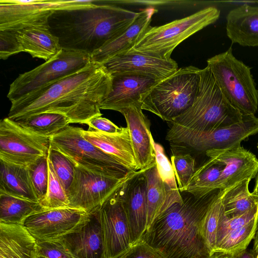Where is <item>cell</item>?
<instances>
[{"label":"cell","mask_w":258,"mask_h":258,"mask_svg":"<svg viewBox=\"0 0 258 258\" xmlns=\"http://www.w3.org/2000/svg\"><path fill=\"white\" fill-rule=\"evenodd\" d=\"M112 76L102 64L86 67L28 97L11 103L8 117L14 121L51 112L62 114L71 123L87 124L102 116L100 106L111 89Z\"/></svg>","instance_id":"1"},{"label":"cell","mask_w":258,"mask_h":258,"mask_svg":"<svg viewBox=\"0 0 258 258\" xmlns=\"http://www.w3.org/2000/svg\"><path fill=\"white\" fill-rule=\"evenodd\" d=\"M221 189L202 197L189 194L176 203L146 230L141 240L163 258H213L202 233L205 217Z\"/></svg>","instance_id":"2"},{"label":"cell","mask_w":258,"mask_h":258,"mask_svg":"<svg viewBox=\"0 0 258 258\" xmlns=\"http://www.w3.org/2000/svg\"><path fill=\"white\" fill-rule=\"evenodd\" d=\"M139 15L99 1L90 8L54 11L48 25L62 49L91 56L126 30Z\"/></svg>","instance_id":"3"},{"label":"cell","mask_w":258,"mask_h":258,"mask_svg":"<svg viewBox=\"0 0 258 258\" xmlns=\"http://www.w3.org/2000/svg\"><path fill=\"white\" fill-rule=\"evenodd\" d=\"M242 119V114L225 98L207 66L201 70L199 86L192 104L170 122L168 130L211 132Z\"/></svg>","instance_id":"4"},{"label":"cell","mask_w":258,"mask_h":258,"mask_svg":"<svg viewBox=\"0 0 258 258\" xmlns=\"http://www.w3.org/2000/svg\"><path fill=\"white\" fill-rule=\"evenodd\" d=\"M201 70L189 66L160 80L141 95L142 110L170 122L192 104L199 86Z\"/></svg>","instance_id":"5"},{"label":"cell","mask_w":258,"mask_h":258,"mask_svg":"<svg viewBox=\"0 0 258 258\" xmlns=\"http://www.w3.org/2000/svg\"><path fill=\"white\" fill-rule=\"evenodd\" d=\"M220 15L219 9L209 7L167 24L159 26H150L128 52L170 58L173 50L180 43L215 23Z\"/></svg>","instance_id":"6"},{"label":"cell","mask_w":258,"mask_h":258,"mask_svg":"<svg viewBox=\"0 0 258 258\" xmlns=\"http://www.w3.org/2000/svg\"><path fill=\"white\" fill-rule=\"evenodd\" d=\"M221 91L242 115H254L258 108V90L250 69L233 54L231 47L207 60Z\"/></svg>","instance_id":"7"},{"label":"cell","mask_w":258,"mask_h":258,"mask_svg":"<svg viewBox=\"0 0 258 258\" xmlns=\"http://www.w3.org/2000/svg\"><path fill=\"white\" fill-rule=\"evenodd\" d=\"M91 61L87 53L62 49L43 63L20 74L11 84L7 97L12 103L28 97L78 72Z\"/></svg>","instance_id":"8"},{"label":"cell","mask_w":258,"mask_h":258,"mask_svg":"<svg viewBox=\"0 0 258 258\" xmlns=\"http://www.w3.org/2000/svg\"><path fill=\"white\" fill-rule=\"evenodd\" d=\"M151 167L117 177L75 166L74 179L67 192L69 207L93 213L132 179Z\"/></svg>","instance_id":"9"},{"label":"cell","mask_w":258,"mask_h":258,"mask_svg":"<svg viewBox=\"0 0 258 258\" xmlns=\"http://www.w3.org/2000/svg\"><path fill=\"white\" fill-rule=\"evenodd\" d=\"M82 128L68 125L50 138V147L75 166L106 175L122 177L128 171L115 158L84 138Z\"/></svg>","instance_id":"10"},{"label":"cell","mask_w":258,"mask_h":258,"mask_svg":"<svg viewBox=\"0 0 258 258\" xmlns=\"http://www.w3.org/2000/svg\"><path fill=\"white\" fill-rule=\"evenodd\" d=\"M98 3L95 0H1L0 31L49 27L48 19L54 11L90 8Z\"/></svg>","instance_id":"11"},{"label":"cell","mask_w":258,"mask_h":258,"mask_svg":"<svg viewBox=\"0 0 258 258\" xmlns=\"http://www.w3.org/2000/svg\"><path fill=\"white\" fill-rule=\"evenodd\" d=\"M257 133L258 118L254 115H242L240 122L211 132L168 130L166 140L175 145H184L206 153L230 149Z\"/></svg>","instance_id":"12"},{"label":"cell","mask_w":258,"mask_h":258,"mask_svg":"<svg viewBox=\"0 0 258 258\" xmlns=\"http://www.w3.org/2000/svg\"><path fill=\"white\" fill-rule=\"evenodd\" d=\"M50 138L5 117L0 121V158L27 166L40 157L48 156Z\"/></svg>","instance_id":"13"},{"label":"cell","mask_w":258,"mask_h":258,"mask_svg":"<svg viewBox=\"0 0 258 258\" xmlns=\"http://www.w3.org/2000/svg\"><path fill=\"white\" fill-rule=\"evenodd\" d=\"M124 186L98 210L106 258H119L131 247L128 221L123 200Z\"/></svg>","instance_id":"14"},{"label":"cell","mask_w":258,"mask_h":258,"mask_svg":"<svg viewBox=\"0 0 258 258\" xmlns=\"http://www.w3.org/2000/svg\"><path fill=\"white\" fill-rule=\"evenodd\" d=\"M89 215L84 211L71 207L43 210L29 216L23 226L37 241H49L74 231Z\"/></svg>","instance_id":"15"},{"label":"cell","mask_w":258,"mask_h":258,"mask_svg":"<svg viewBox=\"0 0 258 258\" xmlns=\"http://www.w3.org/2000/svg\"><path fill=\"white\" fill-rule=\"evenodd\" d=\"M56 239L73 258H106L98 210L90 214L88 218L74 231Z\"/></svg>","instance_id":"16"},{"label":"cell","mask_w":258,"mask_h":258,"mask_svg":"<svg viewBox=\"0 0 258 258\" xmlns=\"http://www.w3.org/2000/svg\"><path fill=\"white\" fill-rule=\"evenodd\" d=\"M111 89L101 103V110L119 112L130 106L141 104V95L161 80L139 74H111Z\"/></svg>","instance_id":"17"},{"label":"cell","mask_w":258,"mask_h":258,"mask_svg":"<svg viewBox=\"0 0 258 258\" xmlns=\"http://www.w3.org/2000/svg\"><path fill=\"white\" fill-rule=\"evenodd\" d=\"M111 75L133 73L162 80L178 69L177 62L171 58H162L136 52H127L113 57L103 63Z\"/></svg>","instance_id":"18"},{"label":"cell","mask_w":258,"mask_h":258,"mask_svg":"<svg viewBox=\"0 0 258 258\" xmlns=\"http://www.w3.org/2000/svg\"><path fill=\"white\" fill-rule=\"evenodd\" d=\"M205 154L225 165L220 180L221 190H226L244 179L251 180L258 173V159L240 144L227 150L208 151Z\"/></svg>","instance_id":"19"},{"label":"cell","mask_w":258,"mask_h":258,"mask_svg":"<svg viewBox=\"0 0 258 258\" xmlns=\"http://www.w3.org/2000/svg\"><path fill=\"white\" fill-rule=\"evenodd\" d=\"M141 104L130 106L121 111L128 130L131 144L140 169L155 164L153 138L150 131V122L144 114Z\"/></svg>","instance_id":"20"},{"label":"cell","mask_w":258,"mask_h":258,"mask_svg":"<svg viewBox=\"0 0 258 258\" xmlns=\"http://www.w3.org/2000/svg\"><path fill=\"white\" fill-rule=\"evenodd\" d=\"M144 173L130 181L122 190L131 246L142 239L147 229V182Z\"/></svg>","instance_id":"21"},{"label":"cell","mask_w":258,"mask_h":258,"mask_svg":"<svg viewBox=\"0 0 258 258\" xmlns=\"http://www.w3.org/2000/svg\"><path fill=\"white\" fill-rule=\"evenodd\" d=\"M81 132L85 139L113 157L128 171L141 170L136 160L126 127L116 134L85 130L82 128Z\"/></svg>","instance_id":"22"},{"label":"cell","mask_w":258,"mask_h":258,"mask_svg":"<svg viewBox=\"0 0 258 258\" xmlns=\"http://www.w3.org/2000/svg\"><path fill=\"white\" fill-rule=\"evenodd\" d=\"M157 12L152 7L140 12L137 18L126 30L91 55V61L103 64L113 57L128 52L150 26L152 16Z\"/></svg>","instance_id":"23"},{"label":"cell","mask_w":258,"mask_h":258,"mask_svg":"<svg viewBox=\"0 0 258 258\" xmlns=\"http://www.w3.org/2000/svg\"><path fill=\"white\" fill-rule=\"evenodd\" d=\"M226 34L232 43L258 46V7L242 5L226 16Z\"/></svg>","instance_id":"24"},{"label":"cell","mask_w":258,"mask_h":258,"mask_svg":"<svg viewBox=\"0 0 258 258\" xmlns=\"http://www.w3.org/2000/svg\"><path fill=\"white\" fill-rule=\"evenodd\" d=\"M144 174L147 182V229L172 205L182 204L183 197L180 192L173 190L162 180L156 163Z\"/></svg>","instance_id":"25"},{"label":"cell","mask_w":258,"mask_h":258,"mask_svg":"<svg viewBox=\"0 0 258 258\" xmlns=\"http://www.w3.org/2000/svg\"><path fill=\"white\" fill-rule=\"evenodd\" d=\"M0 258H38L37 240L23 225L0 223Z\"/></svg>","instance_id":"26"},{"label":"cell","mask_w":258,"mask_h":258,"mask_svg":"<svg viewBox=\"0 0 258 258\" xmlns=\"http://www.w3.org/2000/svg\"><path fill=\"white\" fill-rule=\"evenodd\" d=\"M24 52L47 61L61 49L58 38L49 27L30 26L15 31Z\"/></svg>","instance_id":"27"},{"label":"cell","mask_w":258,"mask_h":258,"mask_svg":"<svg viewBox=\"0 0 258 258\" xmlns=\"http://www.w3.org/2000/svg\"><path fill=\"white\" fill-rule=\"evenodd\" d=\"M0 193L38 202L27 166L0 158Z\"/></svg>","instance_id":"28"},{"label":"cell","mask_w":258,"mask_h":258,"mask_svg":"<svg viewBox=\"0 0 258 258\" xmlns=\"http://www.w3.org/2000/svg\"><path fill=\"white\" fill-rule=\"evenodd\" d=\"M225 164L215 158H209L197 168L184 192L196 197H202L220 189V180Z\"/></svg>","instance_id":"29"},{"label":"cell","mask_w":258,"mask_h":258,"mask_svg":"<svg viewBox=\"0 0 258 258\" xmlns=\"http://www.w3.org/2000/svg\"><path fill=\"white\" fill-rule=\"evenodd\" d=\"M250 181L244 179L224 191L222 203L227 218L243 215L258 205V197L249 191Z\"/></svg>","instance_id":"30"},{"label":"cell","mask_w":258,"mask_h":258,"mask_svg":"<svg viewBox=\"0 0 258 258\" xmlns=\"http://www.w3.org/2000/svg\"><path fill=\"white\" fill-rule=\"evenodd\" d=\"M43 210L39 202L0 193V223L23 225L29 216Z\"/></svg>","instance_id":"31"},{"label":"cell","mask_w":258,"mask_h":258,"mask_svg":"<svg viewBox=\"0 0 258 258\" xmlns=\"http://www.w3.org/2000/svg\"><path fill=\"white\" fill-rule=\"evenodd\" d=\"M258 218L228 233L217 245L213 258H231L236 253L247 248L254 238Z\"/></svg>","instance_id":"32"},{"label":"cell","mask_w":258,"mask_h":258,"mask_svg":"<svg viewBox=\"0 0 258 258\" xmlns=\"http://www.w3.org/2000/svg\"><path fill=\"white\" fill-rule=\"evenodd\" d=\"M22 126L37 134L51 137L71 123L66 116L44 112L15 121Z\"/></svg>","instance_id":"33"},{"label":"cell","mask_w":258,"mask_h":258,"mask_svg":"<svg viewBox=\"0 0 258 258\" xmlns=\"http://www.w3.org/2000/svg\"><path fill=\"white\" fill-rule=\"evenodd\" d=\"M49 179L45 198L39 203L44 210L70 207L67 192L54 172L48 160Z\"/></svg>","instance_id":"34"},{"label":"cell","mask_w":258,"mask_h":258,"mask_svg":"<svg viewBox=\"0 0 258 258\" xmlns=\"http://www.w3.org/2000/svg\"><path fill=\"white\" fill-rule=\"evenodd\" d=\"M224 191V190H221L218 197L209 208L202 225L203 235L212 253L213 257L216 249L218 223L223 207L222 197Z\"/></svg>","instance_id":"35"},{"label":"cell","mask_w":258,"mask_h":258,"mask_svg":"<svg viewBox=\"0 0 258 258\" xmlns=\"http://www.w3.org/2000/svg\"><path fill=\"white\" fill-rule=\"evenodd\" d=\"M47 158L67 194L74 179L75 165L64 154L50 147Z\"/></svg>","instance_id":"36"},{"label":"cell","mask_w":258,"mask_h":258,"mask_svg":"<svg viewBox=\"0 0 258 258\" xmlns=\"http://www.w3.org/2000/svg\"><path fill=\"white\" fill-rule=\"evenodd\" d=\"M30 177L39 203L45 198L47 194L49 171L48 158L42 156L27 166Z\"/></svg>","instance_id":"37"},{"label":"cell","mask_w":258,"mask_h":258,"mask_svg":"<svg viewBox=\"0 0 258 258\" xmlns=\"http://www.w3.org/2000/svg\"><path fill=\"white\" fill-rule=\"evenodd\" d=\"M256 218H258V205L243 215L230 219L224 216L222 207L218 223L216 248L230 232L243 226Z\"/></svg>","instance_id":"38"},{"label":"cell","mask_w":258,"mask_h":258,"mask_svg":"<svg viewBox=\"0 0 258 258\" xmlns=\"http://www.w3.org/2000/svg\"><path fill=\"white\" fill-rule=\"evenodd\" d=\"M171 160L179 190L183 192L196 169L195 159L189 154H178L172 156Z\"/></svg>","instance_id":"39"},{"label":"cell","mask_w":258,"mask_h":258,"mask_svg":"<svg viewBox=\"0 0 258 258\" xmlns=\"http://www.w3.org/2000/svg\"><path fill=\"white\" fill-rule=\"evenodd\" d=\"M153 143L155 153L156 166L161 179L171 189L179 192L172 164L166 157L163 147L154 140Z\"/></svg>","instance_id":"40"},{"label":"cell","mask_w":258,"mask_h":258,"mask_svg":"<svg viewBox=\"0 0 258 258\" xmlns=\"http://www.w3.org/2000/svg\"><path fill=\"white\" fill-rule=\"evenodd\" d=\"M24 52L15 31H0V58L3 60L15 54Z\"/></svg>","instance_id":"41"},{"label":"cell","mask_w":258,"mask_h":258,"mask_svg":"<svg viewBox=\"0 0 258 258\" xmlns=\"http://www.w3.org/2000/svg\"><path fill=\"white\" fill-rule=\"evenodd\" d=\"M38 256L45 258H73L64 246L57 239L37 241Z\"/></svg>","instance_id":"42"},{"label":"cell","mask_w":258,"mask_h":258,"mask_svg":"<svg viewBox=\"0 0 258 258\" xmlns=\"http://www.w3.org/2000/svg\"><path fill=\"white\" fill-rule=\"evenodd\" d=\"M119 258H163L152 247L143 240L132 245Z\"/></svg>","instance_id":"43"},{"label":"cell","mask_w":258,"mask_h":258,"mask_svg":"<svg viewBox=\"0 0 258 258\" xmlns=\"http://www.w3.org/2000/svg\"><path fill=\"white\" fill-rule=\"evenodd\" d=\"M88 130L116 134L122 131L123 127H119L108 119L101 116H97L90 119L87 123Z\"/></svg>","instance_id":"44"},{"label":"cell","mask_w":258,"mask_h":258,"mask_svg":"<svg viewBox=\"0 0 258 258\" xmlns=\"http://www.w3.org/2000/svg\"><path fill=\"white\" fill-rule=\"evenodd\" d=\"M231 258H255L253 251L247 248L235 254Z\"/></svg>","instance_id":"45"},{"label":"cell","mask_w":258,"mask_h":258,"mask_svg":"<svg viewBox=\"0 0 258 258\" xmlns=\"http://www.w3.org/2000/svg\"><path fill=\"white\" fill-rule=\"evenodd\" d=\"M252 250L255 258H258V225L257 230L254 237L253 246Z\"/></svg>","instance_id":"46"},{"label":"cell","mask_w":258,"mask_h":258,"mask_svg":"<svg viewBox=\"0 0 258 258\" xmlns=\"http://www.w3.org/2000/svg\"><path fill=\"white\" fill-rule=\"evenodd\" d=\"M252 193L258 197V175L255 182V185Z\"/></svg>","instance_id":"47"},{"label":"cell","mask_w":258,"mask_h":258,"mask_svg":"<svg viewBox=\"0 0 258 258\" xmlns=\"http://www.w3.org/2000/svg\"><path fill=\"white\" fill-rule=\"evenodd\" d=\"M38 258H45V257H42V256H38Z\"/></svg>","instance_id":"48"},{"label":"cell","mask_w":258,"mask_h":258,"mask_svg":"<svg viewBox=\"0 0 258 258\" xmlns=\"http://www.w3.org/2000/svg\"><path fill=\"white\" fill-rule=\"evenodd\" d=\"M257 148H258V145H257Z\"/></svg>","instance_id":"49"}]
</instances>
